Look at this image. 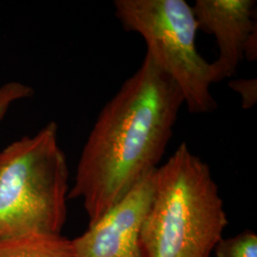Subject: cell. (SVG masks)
<instances>
[{
	"instance_id": "10",
	"label": "cell",
	"mask_w": 257,
	"mask_h": 257,
	"mask_svg": "<svg viewBox=\"0 0 257 257\" xmlns=\"http://www.w3.org/2000/svg\"><path fill=\"white\" fill-rule=\"evenodd\" d=\"M230 87L242 96L244 109L251 108L256 103V79H239L230 82Z\"/></svg>"
},
{
	"instance_id": "9",
	"label": "cell",
	"mask_w": 257,
	"mask_h": 257,
	"mask_svg": "<svg viewBox=\"0 0 257 257\" xmlns=\"http://www.w3.org/2000/svg\"><path fill=\"white\" fill-rule=\"evenodd\" d=\"M33 95L34 89L25 83L13 80L0 85V122L4 119L15 103Z\"/></svg>"
},
{
	"instance_id": "2",
	"label": "cell",
	"mask_w": 257,
	"mask_h": 257,
	"mask_svg": "<svg viewBox=\"0 0 257 257\" xmlns=\"http://www.w3.org/2000/svg\"><path fill=\"white\" fill-rule=\"evenodd\" d=\"M227 225L210 167L181 143L156 169L140 231L141 257H210Z\"/></svg>"
},
{
	"instance_id": "3",
	"label": "cell",
	"mask_w": 257,
	"mask_h": 257,
	"mask_svg": "<svg viewBox=\"0 0 257 257\" xmlns=\"http://www.w3.org/2000/svg\"><path fill=\"white\" fill-rule=\"evenodd\" d=\"M69 175L55 121L3 148L0 238L61 234L67 218Z\"/></svg>"
},
{
	"instance_id": "7",
	"label": "cell",
	"mask_w": 257,
	"mask_h": 257,
	"mask_svg": "<svg viewBox=\"0 0 257 257\" xmlns=\"http://www.w3.org/2000/svg\"><path fill=\"white\" fill-rule=\"evenodd\" d=\"M0 257H74V255L71 240L61 234H29L0 238Z\"/></svg>"
},
{
	"instance_id": "5",
	"label": "cell",
	"mask_w": 257,
	"mask_h": 257,
	"mask_svg": "<svg viewBox=\"0 0 257 257\" xmlns=\"http://www.w3.org/2000/svg\"><path fill=\"white\" fill-rule=\"evenodd\" d=\"M156 171L71 240L74 257H141L140 231L153 200Z\"/></svg>"
},
{
	"instance_id": "4",
	"label": "cell",
	"mask_w": 257,
	"mask_h": 257,
	"mask_svg": "<svg viewBox=\"0 0 257 257\" xmlns=\"http://www.w3.org/2000/svg\"><path fill=\"white\" fill-rule=\"evenodd\" d=\"M113 7L123 28L143 37L148 55L177 85L188 110H216L214 74L196 48L199 27L193 6L185 0H115Z\"/></svg>"
},
{
	"instance_id": "6",
	"label": "cell",
	"mask_w": 257,
	"mask_h": 257,
	"mask_svg": "<svg viewBox=\"0 0 257 257\" xmlns=\"http://www.w3.org/2000/svg\"><path fill=\"white\" fill-rule=\"evenodd\" d=\"M193 10L199 29L217 42L218 56L211 62L214 81L230 78L244 59L248 37L257 31L256 1L197 0Z\"/></svg>"
},
{
	"instance_id": "8",
	"label": "cell",
	"mask_w": 257,
	"mask_h": 257,
	"mask_svg": "<svg viewBox=\"0 0 257 257\" xmlns=\"http://www.w3.org/2000/svg\"><path fill=\"white\" fill-rule=\"evenodd\" d=\"M213 252L216 257H257V235L246 230L232 237L222 238Z\"/></svg>"
},
{
	"instance_id": "1",
	"label": "cell",
	"mask_w": 257,
	"mask_h": 257,
	"mask_svg": "<svg viewBox=\"0 0 257 257\" xmlns=\"http://www.w3.org/2000/svg\"><path fill=\"white\" fill-rule=\"evenodd\" d=\"M183 105L177 85L146 53L102 108L79 157L69 199L81 200L89 224L158 168Z\"/></svg>"
}]
</instances>
